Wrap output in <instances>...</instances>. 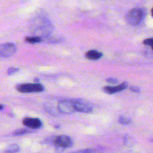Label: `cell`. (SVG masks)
<instances>
[{
	"instance_id": "obj_1",
	"label": "cell",
	"mask_w": 153,
	"mask_h": 153,
	"mask_svg": "<svg viewBox=\"0 0 153 153\" xmlns=\"http://www.w3.org/2000/svg\"><path fill=\"white\" fill-rule=\"evenodd\" d=\"M30 30L34 36L46 38L52 34L53 25L47 16L41 14L37 15L31 19Z\"/></svg>"
},
{
	"instance_id": "obj_2",
	"label": "cell",
	"mask_w": 153,
	"mask_h": 153,
	"mask_svg": "<svg viewBox=\"0 0 153 153\" xmlns=\"http://www.w3.org/2000/svg\"><path fill=\"white\" fill-rule=\"evenodd\" d=\"M144 10L142 8H133L128 12L126 16V22H128L129 25L135 26V25H139L143 20V17H144Z\"/></svg>"
},
{
	"instance_id": "obj_3",
	"label": "cell",
	"mask_w": 153,
	"mask_h": 153,
	"mask_svg": "<svg viewBox=\"0 0 153 153\" xmlns=\"http://www.w3.org/2000/svg\"><path fill=\"white\" fill-rule=\"evenodd\" d=\"M53 143L57 150L61 152L64 149L70 148L73 146V140L67 135H60L54 137Z\"/></svg>"
},
{
	"instance_id": "obj_4",
	"label": "cell",
	"mask_w": 153,
	"mask_h": 153,
	"mask_svg": "<svg viewBox=\"0 0 153 153\" xmlns=\"http://www.w3.org/2000/svg\"><path fill=\"white\" fill-rule=\"evenodd\" d=\"M16 90L21 93H39L44 91V87L40 83L22 84L16 86Z\"/></svg>"
},
{
	"instance_id": "obj_5",
	"label": "cell",
	"mask_w": 153,
	"mask_h": 153,
	"mask_svg": "<svg viewBox=\"0 0 153 153\" xmlns=\"http://www.w3.org/2000/svg\"><path fill=\"white\" fill-rule=\"evenodd\" d=\"M57 106H58V109L60 113L64 114H70L76 111L73 100H60L58 102Z\"/></svg>"
},
{
	"instance_id": "obj_6",
	"label": "cell",
	"mask_w": 153,
	"mask_h": 153,
	"mask_svg": "<svg viewBox=\"0 0 153 153\" xmlns=\"http://www.w3.org/2000/svg\"><path fill=\"white\" fill-rule=\"evenodd\" d=\"M16 47L13 43H7L0 44V57L9 58L16 52Z\"/></svg>"
},
{
	"instance_id": "obj_7",
	"label": "cell",
	"mask_w": 153,
	"mask_h": 153,
	"mask_svg": "<svg viewBox=\"0 0 153 153\" xmlns=\"http://www.w3.org/2000/svg\"><path fill=\"white\" fill-rule=\"evenodd\" d=\"M74 106L77 111L82 113H91L94 109L93 105L85 100H74Z\"/></svg>"
},
{
	"instance_id": "obj_8",
	"label": "cell",
	"mask_w": 153,
	"mask_h": 153,
	"mask_svg": "<svg viewBox=\"0 0 153 153\" xmlns=\"http://www.w3.org/2000/svg\"><path fill=\"white\" fill-rule=\"evenodd\" d=\"M22 123L28 128L31 129H38L42 126V122L38 118L26 117L22 120Z\"/></svg>"
},
{
	"instance_id": "obj_9",
	"label": "cell",
	"mask_w": 153,
	"mask_h": 153,
	"mask_svg": "<svg viewBox=\"0 0 153 153\" xmlns=\"http://www.w3.org/2000/svg\"><path fill=\"white\" fill-rule=\"evenodd\" d=\"M127 86H128V84H127L126 82H123V83L120 84V85H117V86L105 87V88H103V91L108 94H113L118 92H120V91L126 89Z\"/></svg>"
},
{
	"instance_id": "obj_10",
	"label": "cell",
	"mask_w": 153,
	"mask_h": 153,
	"mask_svg": "<svg viewBox=\"0 0 153 153\" xmlns=\"http://www.w3.org/2000/svg\"><path fill=\"white\" fill-rule=\"evenodd\" d=\"M44 109L46 112L50 114L51 115H54V116H58L61 114L58 111V106H55V105L51 102H46L44 105Z\"/></svg>"
},
{
	"instance_id": "obj_11",
	"label": "cell",
	"mask_w": 153,
	"mask_h": 153,
	"mask_svg": "<svg viewBox=\"0 0 153 153\" xmlns=\"http://www.w3.org/2000/svg\"><path fill=\"white\" fill-rule=\"evenodd\" d=\"M102 56V53L97 50H90L85 54V58L89 60H92V61L100 59Z\"/></svg>"
},
{
	"instance_id": "obj_12",
	"label": "cell",
	"mask_w": 153,
	"mask_h": 153,
	"mask_svg": "<svg viewBox=\"0 0 153 153\" xmlns=\"http://www.w3.org/2000/svg\"><path fill=\"white\" fill-rule=\"evenodd\" d=\"M25 42L29 43H40L43 40V39L40 37H37V36H34V37H26L25 39Z\"/></svg>"
},
{
	"instance_id": "obj_13",
	"label": "cell",
	"mask_w": 153,
	"mask_h": 153,
	"mask_svg": "<svg viewBox=\"0 0 153 153\" xmlns=\"http://www.w3.org/2000/svg\"><path fill=\"white\" fill-rule=\"evenodd\" d=\"M19 151V146L17 144H12L4 150L5 153H16Z\"/></svg>"
},
{
	"instance_id": "obj_14",
	"label": "cell",
	"mask_w": 153,
	"mask_h": 153,
	"mask_svg": "<svg viewBox=\"0 0 153 153\" xmlns=\"http://www.w3.org/2000/svg\"><path fill=\"white\" fill-rule=\"evenodd\" d=\"M34 130V129H33ZM33 130L31 128H22V129L16 130L13 132V134L14 135H22V134H28V133L33 132Z\"/></svg>"
},
{
	"instance_id": "obj_15",
	"label": "cell",
	"mask_w": 153,
	"mask_h": 153,
	"mask_svg": "<svg viewBox=\"0 0 153 153\" xmlns=\"http://www.w3.org/2000/svg\"><path fill=\"white\" fill-rule=\"evenodd\" d=\"M118 122L122 125H128L131 123V120L129 117L125 116H120L118 119Z\"/></svg>"
},
{
	"instance_id": "obj_16",
	"label": "cell",
	"mask_w": 153,
	"mask_h": 153,
	"mask_svg": "<svg viewBox=\"0 0 153 153\" xmlns=\"http://www.w3.org/2000/svg\"><path fill=\"white\" fill-rule=\"evenodd\" d=\"M72 153H101L100 150L96 149H83V150H79L77 152H72Z\"/></svg>"
},
{
	"instance_id": "obj_17",
	"label": "cell",
	"mask_w": 153,
	"mask_h": 153,
	"mask_svg": "<svg viewBox=\"0 0 153 153\" xmlns=\"http://www.w3.org/2000/svg\"><path fill=\"white\" fill-rule=\"evenodd\" d=\"M143 44L146 45V46H151V48H152L153 50V38L146 39V40L143 41Z\"/></svg>"
},
{
	"instance_id": "obj_18",
	"label": "cell",
	"mask_w": 153,
	"mask_h": 153,
	"mask_svg": "<svg viewBox=\"0 0 153 153\" xmlns=\"http://www.w3.org/2000/svg\"><path fill=\"white\" fill-rule=\"evenodd\" d=\"M18 70H19V69L14 68V67H10V68H9L8 70H7V74L13 75L15 73H16V72H18Z\"/></svg>"
},
{
	"instance_id": "obj_19",
	"label": "cell",
	"mask_w": 153,
	"mask_h": 153,
	"mask_svg": "<svg viewBox=\"0 0 153 153\" xmlns=\"http://www.w3.org/2000/svg\"><path fill=\"white\" fill-rule=\"evenodd\" d=\"M106 82L108 83H110V84H117L118 82V80L117 79H114V78H111V79H108L106 80Z\"/></svg>"
},
{
	"instance_id": "obj_20",
	"label": "cell",
	"mask_w": 153,
	"mask_h": 153,
	"mask_svg": "<svg viewBox=\"0 0 153 153\" xmlns=\"http://www.w3.org/2000/svg\"><path fill=\"white\" fill-rule=\"evenodd\" d=\"M130 91H131L132 92L134 93H139L140 92V88L138 87H136V86H131L130 87Z\"/></svg>"
},
{
	"instance_id": "obj_21",
	"label": "cell",
	"mask_w": 153,
	"mask_h": 153,
	"mask_svg": "<svg viewBox=\"0 0 153 153\" xmlns=\"http://www.w3.org/2000/svg\"><path fill=\"white\" fill-rule=\"evenodd\" d=\"M34 82H35V83H38V82H40V80H39L38 79H34Z\"/></svg>"
},
{
	"instance_id": "obj_22",
	"label": "cell",
	"mask_w": 153,
	"mask_h": 153,
	"mask_svg": "<svg viewBox=\"0 0 153 153\" xmlns=\"http://www.w3.org/2000/svg\"><path fill=\"white\" fill-rule=\"evenodd\" d=\"M2 108H3V105H0V111H1Z\"/></svg>"
},
{
	"instance_id": "obj_23",
	"label": "cell",
	"mask_w": 153,
	"mask_h": 153,
	"mask_svg": "<svg viewBox=\"0 0 153 153\" xmlns=\"http://www.w3.org/2000/svg\"><path fill=\"white\" fill-rule=\"evenodd\" d=\"M151 13H152V16H153V8L152 9V12H151Z\"/></svg>"
},
{
	"instance_id": "obj_24",
	"label": "cell",
	"mask_w": 153,
	"mask_h": 153,
	"mask_svg": "<svg viewBox=\"0 0 153 153\" xmlns=\"http://www.w3.org/2000/svg\"><path fill=\"white\" fill-rule=\"evenodd\" d=\"M152 141H153V140H152Z\"/></svg>"
}]
</instances>
